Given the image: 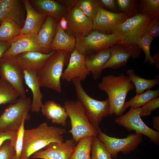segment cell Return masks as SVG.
Returning a JSON list of instances; mask_svg holds the SVG:
<instances>
[{"instance_id":"ee69618b","label":"cell","mask_w":159,"mask_h":159,"mask_svg":"<svg viewBox=\"0 0 159 159\" xmlns=\"http://www.w3.org/2000/svg\"><path fill=\"white\" fill-rule=\"evenodd\" d=\"M57 1L69 10L76 5L77 0H60Z\"/></svg>"},{"instance_id":"74e56055","label":"cell","mask_w":159,"mask_h":159,"mask_svg":"<svg viewBox=\"0 0 159 159\" xmlns=\"http://www.w3.org/2000/svg\"><path fill=\"white\" fill-rule=\"evenodd\" d=\"M26 118H24L18 130L16 141L14 145L16 152L14 159H20L23 147L24 135V123Z\"/></svg>"},{"instance_id":"f546056e","label":"cell","mask_w":159,"mask_h":159,"mask_svg":"<svg viewBox=\"0 0 159 159\" xmlns=\"http://www.w3.org/2000/svg\"><path fill=\"white\" fill-rule=\"evenodd\" d=\"M20 97L17 91L6 81L0 77V105L16 102Z\"/></svg>"},{"instance_id":"b9f144b4","label":"cell","mask_w":159,"mask_h":159,"mask_svg":"<svg viewBox=\"0 0 159 159\" xmlns=\"http://www.w3.org/2000/svg\"><path fill=\"white\" fill-rule=\"evenodd\" d=\"M18 131H0V147L6 140L11 141L12 144L14 145Z\"/></svg>"},{"instance_id":"4316f807","label":"cell","mask_w":159,"mask_h":159,"mask_svg":"<svg viewBox=\"0 0 159 159\" xmlns=\"http://www.w3.org/2000/svg\"><path fill=\"white\" fill-rule=\"evenodd\" d=\"M127 74L135 87L136 94L142 93L145 90L150 89L159 84L158 75L154 79H145L137 75L132 69L128 70Z\"/></svg>"},{"instance_id":"7a4b0ae2","label":"cell","mask_w":159,"mask_h":159,"mask_svg":"<svg viewBox=\"0 0 159 159\" xmlns=\"http://www.w3.org/2000/svg\"><path fill=\"white\" fill-rule=\"evenodd\" d=\"M98 87L108 95L110 115H123L126 96L135 88L127 76L122 73L117 76L110 74L103 76Z\"/></svg>"},{"instance_id":"5b68a950","label":"cell","mask_w":159,"mask_h":159,"mask_svg":"<svg viewBox=\"0 0 159 159\" xmlns=\"http://www.w3.org/2000/svg\"><path fill=\"white\" fill-rule=\"evenodd\" d=\"M78 100L82 105L91 125L97 129L102 119L110 115L108 99L103 101L95 100L90 97L84 89L79 79L72 81Z\"/></svg>"},{"instance_id":"7bdbcfd3","label":"cell","mask_w":159,"mask_h":159,"mask_svg":"<svg viewBox=\"0 0 159 159\" xmlns=\"http://www.w3.org/2000/svg\"><path fill=\"white\" fill-rule=\"evenodd\" d=\"M11 43L9 42L0 41V58L9 48Z\"/></svg>"},{"instance_id":"8fae6325","label":"cell","mask_w":159,"mask_h":159,"mask_svg":"<svg viewBox=\"0 0 159 159\" xmlns=\"http://www.w3.org/2000/svg\"><path fill=\"white\" fill-rule=\"evenodd\" d=\"M0 77L9 82L20 97H26L24 84V70L15 56H3L0 58Z\"/></svg>"},{"instance_id":"484cf974","label":"cell","mask_w":159,"mask_h":159,"mask_svg":"<svg viewBox=\"0 0 159 159\" xmlns=\"http://www.w3.org/2000/svg\"><path fill=\"white\" fill-rule=\"evenodd\" d=\"M76 39L63 31L58 24L55 35L50 45L52 51H64L71 53L74 49Z\"/></svg>"},{"instance_id":"52a82bcc","label":"cell","mask_w":159,"mask_h":159,"mask_svg":"<svg viewBox=\"0 0 159 159\" xmlns=\"http://www.w3.org/2000/svg\"><path fill=\"white\" fill-rule=\"evenodd\" d=\"M75 48L85 56L122 43L116 32L108 34L95 30L86 35L75 38Z\"/></svg>"},{"instance_id":"bcb514c9","label":"cell","mask_w":159,"mask_h":159,"mask_svg":"<svg viewBox=\"0 0 159 159\" xmlns=\"http://www.w3.org/2000/svg\"><path fill=\"white\" fill-rule=\"evenodd\" d=\"M153 124L154 128L158 131H159V117L156 116L153 119Z\"/></svg>"},{"instance_id":"1f68e13d","label":"cell","mask_w":159,"mask_h":159,"mask_svg":"<svg viewBox=\"0 0 159 159\" xmlns=\"http://www.w3.org/2000/svg\"><path fill=\"white\" fill-rule=\"evenodd\" d=\"M75 6L92 21L101 7L97 0H77Z\"/></svg>"},{"instance_id":"d590c367","label":"cell","mask_w":159,"mask_h":159,"mask_svg":"<svg viewBox=\"0 0 159 159\" xmlns=\"http://www.w3.org/2000/svg\"><path fill=\"white\" fill-rule=\"evenodd\" d=\"M153 39V38L151 35L145 33L138 41L137 44L145 53L144 63H149L151 65L154 64V60L150 52V45Z\"/></svg>"},{"instance_id":"8d00e7d4","label":"cell","mask_w":159,"mask_h":159,"mask_svg":"<svg viewBox=\"0 0 159 159\" xmlns=\"http://www.w3.org/2000/svg\"><path fill=\"white\" fill-rule=\"evenodd\" d=\"M15 155L14 145L11 141H5L0 147V159H14Z\"/></svg>"},{"instance_id":"f1b7e54d","label":"cell","mask_w":159,"mask_h":159,"mask_svg":"<svg viewBox=\"0 0 159 159\" xmlns=\"http://www.w3.org/2000/svg\"><path fill=\"white\" fill-rule=\"evenodd\" d=\"M159 89L153 90H148L140 94H137L127 101L125 102L124 109L125 111L130 107L134 108H140L151 100L159 97Z\"/></svg>"},{"instance_id":"2e32d148","label":"cell","mask_w":159,"mask_h":159,"mask_svg":"<svg viewBox=\"0 0 159 159\" xmlns=\"http://www.w3.org/2000/svg\"><path fill=\"white\" fill-rule=\"evenodd\" d=\"M85 56L75 48L70 53L67 66L63 72L61 79L68 82L75 79L84 80L90 73L86 65Z\"/></svg>"},{"instance_id":"836d02e7","label":"cell","mask_w":159,"mask_h":159,"mask_svg":"<svg viewBox=\"0 0 159 159\" xmlns=\"http://www.w3.org/2000/svg\"><path fill=\"white\" fill-rule=\"evenodd\" d=\"M116 1L120 12L130 17L140 12V0H117Z\"/></svg>"},{"instance_id":"ab89813d","label":"cell","mask_w":159,"mask_h":159,"mask_svg":"<svg viewBox=\"0 0 159 159\" xmlns=\"http://www.w3.org/2000/svg\"><path fill=\"white\" fill-rule=\"evenodd\" d=\"M148 34L154 39L159 36V19L155 18L150 19L145 28V33Z\"/></svg>"},{"instance_id":"6da1fadb","label":"cell","mask_w":159,"mask_h":159,"mask_svg":"<svg viewBox=\"0 0 159 159\" xmlns=\"http://www.w3.org/2000/svg\"><path fill=\"white\" fill-rule=\"evenodd\" d=\"M66 129L49 126L46 122L37 127L24 131L23 144L20 159H29L34 153L51 143L64 141Z\"/></svg>"},{"instance_id":"e575fe53","label":"cell","mask_w":159,"mask_h":159,"mask_svg":"<svg viewBox=\"0 0 159 159\" xmlns=\"http://www.w3.org/2000/svg\"><path fill=\"white\" fill-rule=\"evenodd\" d=\"M140 12L150 19L159 17V0H140Z\"/></svg>"},{"instance_id":"d6986e66","label":"cell","mask_w":159,"mask_h":159,"mask_svg":"<svg viewBox=\"0 0 159 159\" xmlns=\"http://www.w3.org/2000/svg\"><path fill=\"white\" fill-rule=\"evenodd\" d=\"M26 11L24 24L20 30V34H38L47 16L36 11L29 0H23Z\"/></svg>"},{"instance_id":"cb8c5ba5","label":"cell","mask_w":159,"mask_h":159,"mask_svg":"<svg viewBox=\"0 0 159 159\" xmlns=\"http://www.w3.org/2000/svg\"><path fill=\"white\" fill-rule=\"evenodd\" d=\"M57 24L54 18L47 16L37 34L39 45L45 53L51 52V44L55 35Z\"/></svg>"},{"instance_id":"7c38bea8","label":"cell","mask_w":159,"mask_h":159,"mask_svg":"<svg viewBox=\"0 0 159 159\" xmlns=\"http://www.w3.org/2000/svg\"><path fill=\"white\" fill-rule=\"evenodd\" d=\"M109 58L102 70L109 68L114 69L125 66L130 58L135 59L141 54V49L137 44L122 43L115 44L110 47Z\"/></svg>"},{"instance_id":"83f0119b","label":"cell","mask_w":159,"mask_h":159,"mask_svg":"<svg viewBox=\"0 0 159 159\" xmlns=\"http://www.w3.org/2000/svg\"><path fill=\"white\" fill-rule=\"evenodd\" d=\"M21 28L11 19L6 18L0 24V41L9 42L20 34Z\"/></svg>"},{"instance_id":"60d3db41","label":"cell","mask_w":159,"mask_h":159,"mask_svg":"<svg viewBox=\"0 0 159 159\" xmlns=\"http://www.w3.org/2000/svg\"><path fill=\"white\" fill-rule=\"evenodd\" d=\"M101 7L108 11L118 13L120 11L115 0H97Z\"/></svg>"},{"instance_id":"5bb4252c","label":"cell","mask_w":159,"mask_h":159,"mask_svg":"<svg viewBox=\"0 0 159 159\" xmlns=\"http://www.w3.org/2000/svg\"><path fill=\"white\" fill-rule=\"evenodd\" d=\"M64 16L69 34L75 38L85 36L93 29L92 21L75 6L68 10Z\"/></svg>"},{"instance_id":"f35d334b","label":"cell","mask_w":159,"mask_h":159,"mask_svg":"<svg viewBox=\"0 0 159 159\" xmlns=\"http://www.w3.org/2000/svg\"><path fill=\"white\" fill-rule=\"evenodd\" d=\"M159 107V97L155 98L149 101L140 108V117L149 116L152 111Z\"/></svg>"},{"instance_id":"e0dca14e","label":"cell","mask_w":159,"mask_h":159,"mask_svg":"<svg viewBox=\"0 0 159 159\" xmlns=\"http://www.w3.org/2000/svg\"><path fill=\"white\" fill-rule=\"evenodd\" d=\"M9 42L11 46L3 56H16L31 51L45 53L39 45L37 34H20Z\"/></svg>"},{"instance_id":"9a60e30c","label":"cell","mask_w":159,"mask_h":159,"mask_svg":"<svg viewBox=\"0 0 159 159\" xmlns=\"http://www.w3.org/2000/svg\"><path fill=\"white\" fill-rule=\"evenodd\" d=\"M76 143L73 139L61 143L53 142L44 150L36 152L30 158L39 159H69Z\"/></svg>"},{"instance_id":"30bf717a","label":"cell","mask_w":159,"mask_h":159,"mask_svg":"<svg viewBox=\"0 0 159 159\" xmlns=\"http://www.w3.org/2000/svg\"><path fill=\"white\" fill-rule=\"evenodd\" d=\"M140 112V107L134 108L130 107L126 113L118 117L115 122L129 131L134 130L135 133L145 136L150 141L158 145L159 132L150 128L144 123L141 118Z\"/></svg>"},{"instance_id":"ba28073f","label":"cell","mask_w":159,"mask_h":159,"mask_svg":"<svg viewBox=\"0 0 159 159\" xmlns=\"http://www.w3.org/2000/svg\"><path fill=\"white\" fill-rule=\"evenodd\" d=\"M150 19L142 13L137 14L125 20L115 32L122 43L137 44L138 41L144 34Z\"/></svg>"},{"instance_id":"d6a6232c","label":"cell","mask_w":159,"mask_h":159,"mask_svg":"<svg viewBox=\"0 0 159 159\" xmlns=\"http://www.w3.org/2000/svg\"><path fill=\"white\" fill-rule=\"evenodd\" d=\"M91 152V159H112L110 152L97 137H92Z\"/></svg>"},{"instance_id":"7dc6e473","label":"cell","mask_w":159,"mask_h":159,"mask_svg":"<svg viewBox=\"0 0 159 159\" xmlns=\"http://www.w3.org/2000/svg\"><path fill=\"white\" fill-rule=\"evenodd\" d=\"M152 58L154 62V64L155 67L157 68H159V53L158 51L157 52L154 54Z\"/></svg>"},{"instance_id":"8992f818","label":"cell","mask_w":159,"mask_h":159,"mask_svg":"<svg viewBox=\"0 0 159 159\" xmlns=\"http://www.w3.org/2000/svg\"><path fill=\"white\" fill-rule=\"evenodd\" d=\"M31 103L30 98L20 97L16 102L8 106L0 115V131H18L23 119L30 117Z\"/></svg>"},{"instance_id":"3957f363","label":"cell","mask_w":159,"mask_h":159,"mask_svg":"<svg viewBox=\"0 0 159 159\" xmlns=\"http://www.w3.org/2000/svg\"><path fill=\"white\" fill-rule=\"evenodd\" d=\"M70 53L60 50L55 51L36 73L40 87L60 93L61 79L64 67L68 62Z\"/></svg>"},{"instance_id":"4fadbf2b","label":"cell","mask_w":159,"mask_h":159,"mask_svg":"<svg viewBox=\"0 0 159 159\" xmlns=\"http://www.w3.org/2000/svg\"><path fill=\"white\" fill-rule=\"evenodd\" d=\"M130 17L124 13L112 12L101 7L92 20L93 29L104 32L106 34H112Z\"/></svg>"},{"instance_id":"277c9868","label":"cell","mask_w":159,"mask_h":159,"mask_svg":"<svg viewBox=\"0 0 159 159\" xmlns=\"http://www.w3.org/2000/svg\"><path fill=\"white\" fill-rule=\"evenodd\" d=\"M63 106L70 119L71 128L69 132L71 134L72 138L76 143L86 136H97V129L90 123L78 100L66 101Z\"/></svg>"},{"instance_id":"9c48e42d","label":"cell","mask_w":159,"mask_h":159,"mask_svg":"<svg viewBox=\"0 0 159 159\" xmlns=\"http://www.w3.org/2000/svg\"><path fill=\"white\" fill-rule=\"evenodd\" d=\"M97 130V137L104 143L114 158H117L120 152L127 154L135 150L143 139L142 135L135 132L129 134L126 138H118L107 135L100 128Z\"/></svg>"},{"instance_id":"c3c4849f","label":"cell","mask_w":159,"mask_h":159,"mask_svg":"<svg viewBox=\"0 0 159 159\" xmlns=\"http://www.w3.org/2000/svg\"></svg>"},{"instance_id":"4dcf8cb0","label":"cell","mask_w":159,"mask_h":159,"mask_svg":"<svg viewBox=\"0 0 159 159\" xmlns=\"http://www.w3.org/2000/svg\"><path fill=\"white\" fill-rule=\"evenodd\" d=\"M93 137L81 139L76 145L69 159H91L90 156Z\"/></svg>"},{"instance_id":"ac0fdd59","label":"cell","mask_w":159,"mask_h":159,"mask_svg":"<svg viewBox=\"0 0 159 159\" xmlns=\"http://www.w3.org/2000/svg\"><path fill=\"white\" fill-rule=\"evenodd\" d=\"M26 16L23 0H0V24L3 19L8 18L15 22L21 29Z\"/></svg>"},{"instance_id":"44dd1931","label":"cell","mask_w":159,"mask_h":159,"mask_svg":"<svg viewBox=\"0 0 159 159\" xmlns=\"http://www.w3.org/2000/svg\"><path fill=\"white\" fill-rule=\"evenodd\" d=\"M55 51H52L48 53L28 52L15 56L19 64L24 70L29 69L37 71L43 66Z\"/></svg>"},{"instance_id":"f6af8a7d","label":"cell","mask_w":159,"mask_h":159,"mask_svg":"<svg viewBox=\"0 0 159 159\" xmlns=\"http://www.w3.org/2000/svg\"><path fill=\"white\" fill-rule=\"evenodd\" d=\"M60 28L64 31L67 30V22L64 16L62 17L58 23Z\"/></svg>"},{"instance_id":"d4e9b609","label":"cell","mask_w":159,"mask_h":159,"mask_svg":"<svg viewBox=\"0 0 159 159\" xmlns=\"http://www.w3.org/2000/svg\"><path fill=\"white\" fill-rule=\"evenodd\" d=\"M41 110L43 115L52 123L63 126L67 125L66 121L69 117L65 109L54 101H46Z\"/></svg>"},{"instance_id":"ffe728a7","label":"cell","mask_w":159,"mask_h":159,"mask_svg":"<svg viewBox=\"0 0 159 159\" xmlns=\"http://www.w3.org/2000/svg\"><path fill=\"white\" fill-rule=\"evenodd\" d=\"M33 8L38 12L54 19L64 16L68 9L57 1L29 0Z\"/></svg>"},{"instance_id":"603a6c76","label":"cell","mask_w":159,"mask_h":159,"mask_svg":"<svg viewBox=\"0 0 159 159\" xmlns=\"http://www.w3.org/2000/svg\"><path fill=\"white\" fill-rule=\"evenodd\" d=\"M110 55V47L85 56V63L88 70L92 74L94 80L101 76L102 68Z\"/></svg>"},{"instance_id":"7402d4cb","label":"cell","mask_w":159,"mask_h":159,"mask_svg":"<svg viewBox=\"0 0 159 159\" xmlns=\"http://www.w3.org/2000/svg\"><path fill=\"white\" fill-rule=\"evenodd\" d=\"M24 80L26 84L31 90L33 95L31 110L33 112H39L43 104V95L40 90V86L35 70L26 69L24 70Z\"/></svg>"}]
</instances>
